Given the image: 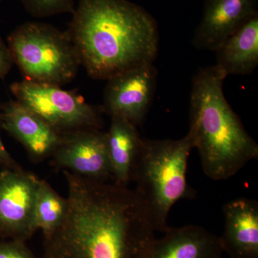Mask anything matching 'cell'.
I'll list each match as a JSON object with an SVG mask.
<instances>
[{
	"label": "cell",
	"instance_id": "obj_18",
	"mask_svg": "<svg viewBox=\"0 0 258 258\" xmlns=\"http://www.w3.org/2000/svg\"><path fill=\"white\" fill-rule=\"evenodd\" d=\"M0 258H38L28 248L25 241L10 239L0 242Z\"/></svg>",
	"mask_w": 258,
	"mask_h": 258
},
{
	"label": "cell",
	"instance_id": "obj_15",
	"mask_svg": "<svg viewBox=\"0 0 258 258\" xmlns=\"http://www.w3.org/2000/svg\"><path fill=\"white\" fill-rule=\"evenodd\" d=\"M217 66L229 75H249L258 64V15L249 20L215 51Z\"/></svg>",
	"mask_w": 258,
	"mask_h": 258
},
{
	"label": "cell",
	"instance_id": "obj_11",
	"mask_svg": "<svg viewBox=\"0 0 258 258\" xmlns=\"http://www.w3.org/2000/svg\"><path fill=\"white\" fill-rule=\"evenodd\" d=\"M258 0H206L192 39L200 50L214 51L257 13Z\"/></svg>",
	"mask_w": 258,
	"mask_h": 258
},
{
	"label": "cell",
	"instance_id": "obj_20",
	"mask_svg": "<svg viewBox=\"0 0 258 258\" xmlns=\"http://www.w3.org/2000/svg\"><path fill=\"white\" fill-rule=\"evenodd\" d=\"M1 108L2 104L0 103V166L1 168H8V169H23L7 150L2 140L1 129H3V127H2Z\"/></svg>",
	"mask_w": 258,
	"mask_h": 258
},
{
	"label": "cell",
	"instance_id": "obj_21",
	"mask_svg": "<svg viewBox=\"0 0 258 258\" xmlns=\"http://www.w3.org/2000/svg\"><path fill=\"white\" fill-rule=\"evenodd\" d=\"M3 0H0V5L2 4V3H3Z\"/></svg>",
	"mask_w": 258,
	"mask_h": 258
},
{
	"label": "cell",
	"instance_id": "obj_9",
	"mask_svg": "<svg viewBox=\"0 0 258 258\" xmlns=\"http://www.w3.org/2000/svg\"><path fill=\"white\" fill-rule=\"evenodd\" d=\"M157 78L154 64H145L108 79L101 106L103 113L121 117L136 126L140 125L150 108Z\"/></svg>",
	"mask_w": 258,
	"mask_h": 258
},
{
	"label": "cell",
	"instance_id": "obj_13",
	"mask_svg": "<svg viewBox=\"0 0 258 258\" xmlns=\"http://www.w3.org/2000/svg\"><path fill=\"white\" fill-rule=\"evenodd\" d=\"M154 239L145 258H222L219 236L198 225L170 227Z\"/></svg>",
	"mask_w": 258,
	"mask_h": 258
},
{
	"label": "cell",
	"instance_id": "obj_17",
	"mask_svg": "<svg viewBox=\"0 0 258 258\" xmlns=\"http://www.w3.org/2000/svg\"><path fill=\"white\" fill-rule=\"evenodd\" d=\"M24 8L36 18H50L55 15L74 13L76 0H20Z\"/></svg>",
	"mask_w": 258,
	"mask_h": 258
},
{
	"label": "cell",
	"instance_id": "obj_10",
	"mask_svg": "<svg viewBox=\"0 0 258 258\" xmlns=\"http://www.w3.org/2000/svg\"><path fill=\"white\" fill-rule=\"evenodd\" d=\"M1 118L3 129L23 146L35 162L51 157L60 143L59 132L16 100L2 104Z\"/></svg>",
	"mask_w": 258,
	"mask_h": 258
},
{
	"label": "cell",
	"instance_id": "obj_2",
	"mask_svg": "<svg viewBox=\"0 0 258 258\" xmlns=\"http://www.w3.org/2000/svg\"><path fill=\"white\" fill-rule=\"evenodd\" d=\"M66 32L93 79L153 64L159 50L157 22L128 0H79Z\"/></svg>",
	"mask_w": 258,
	"mask_h": 258
},
{
	"label": "cell",
	"instance_id": "obj_19",
	"mask_svg": "<svg viewBox=\"0 0 258 258\" xmlns=\"http://www.w3.org/2000/svg\"><path fill=\"white\" fill-rule=\"evenodd\" d=\"M14 63L8 45L0 37V79H4Z\"/></svg>",
	"mask_w": 258,
	"mask_h": 258
},
{
	"label": "cell",
	"instance_id": "obj_14",
	"mask_svg": "<svg viewBox=\"0 0 258 258\" xmlns=\"http://www.w3.org/2000/svg\"><path fill=\"white\" fill-rule=\"evenodd\" d=\"M111 118L106 137L112 179L115 184L128 186L132 181L134 166L143 139L137 126L128 120L118 116Z\"/></svg>",
	"mask_w": 258,
	"mask_h": 258
},
{
	"label": "cell",
	"instance_id": "obj_5",
	"mask_svg": "<svg viewBox=\"0 0 258 258\" xmlns=\"http://www.w3.org/2000/svg\"><path fill=\"white\" fill-rule=\"evenodd\" d=\"M8 46L24 79L60 86L75 79L81 62L68 35L50 24L28 22L10 33Z\"/></svg>",
	"mask_w": 258,
	"mask_h": 258
},
{
	"label": "cell",
	"instance_id": "obj_4",
	"mask_svg": "<svg viewBox=\"0 0 258 258\" xmlns=\"http://www.w3.org/2000/svg\"><path fill=\"white\" fill-rule=\"evenodd\" d=\"M195 149L189 133L178 140L143 139L132 181L145 205L155 232L164 233L174 204L195 196L186 180L188 159Z\"/></svg>",
	"mask_w": 258,
	"mask_h": 258
},
{
	"label": "cell",
	"instance_id": "obj_1",
	"mask_svg": "<svg viewBox=\"0 0 258 258\" xmlns=\"http://www.w3.org/2000/svg\"><path fill=\"white\" fill-rule=\"evenodd\" d=\"M63 175L67 214L44 236L42 258H145L155 231L137 191L67 170Z\"/></svg>",
	"mask_w": 258,
	"mask_h": 258
},
{
	"label": "cell",
	"instance_id": "obj_16",
	"mask_svg": "<svg viewBox=\"0 0 258 258\" xmlns=\"http://www.w3.org/2000/svg\"><path fill=\"white\" fill-rule=\"evenodd\" d=\"M68 208L67 198L56 192L46 181L40 179L34 207L37 230H41L43 236H47L57 230L66 218Z\"/></svg>",
	"mask_w": 258,
	"mask_h": 258
},
{
	"label": "cell",
	"instance_id": "obj_6",
	"mask_svg": "<svg viewBox=\"0 0 258 258\" xmlns=\"http://www.w3.org/2000/svg\"><path fill=\"white\" fill-rule=\"evenodd\" d=\"M15 100L36 113L59 133L83 128L101 129V106H93L74 91L24 79L10 86Z\"/></svg>",
	"mask_w": 258,
	"mask_h": 258
},
{
	"label": "cell",
	"instance_id": "obj_12",
	"mask_svg": "<svg viewBox=\"0 0 258 258\" xmlns=\"http://www.w3.org/2000/svg\"><path fill=\"white\" fill-rule=\"evenodd\" d=\"M225 226L219 237L223 252L230 258H258V203L239 198L222 208Z\"/></svg>",
	"mask_w": 258,
	"mask_h": 258
},
{
	"label": "cell",
	"instance_id": "obj_7",
	"mask_svg": "<svg viewBox=\"0 0 258 258\" xmlns=\"http://www.w3.org/2000/svg\"><path fill=\"white\" fill-rule=\"evenodd\" d=\"M40 179L23 169L0 171V237L26 241L37 231L34 207Z\"/></svg>",
	"mask_w": 258,
	"mask_h": 258
},
{
	"label": "cell",
	"instance_id": "obj_8",
	"mask_svg": "<svg viewBox=\"0 0 258 258\" xmlns=\"http://www.w3.org/2000/svg\"><path fill=\"white\" fill-rule=\"evenodd\" d=\"M53 165L86 179H112L106 133L83 128L61 134L60 142L51 156Z\"/></svg>",
	"mask_w": 258,
	"mask_h": 258
},
{
	"label": "cell",
	"instance_id": "obj_3",
	"mask_svg": "<svg viewBox=\"0 0 258 258\" xmlns=\"http://www.w3.org/2000/svg\"><path fill=\"white\" fill-rule=\"evenodd\" d=\"M227 76L217 64L199 70L190 96L188 133L200 154L204 173L215 181L230 179L258 157L257 144L224 95Z\"/></svg>",
	"mask_w": 258,
	"mask_h": 258
}]
</instances>
